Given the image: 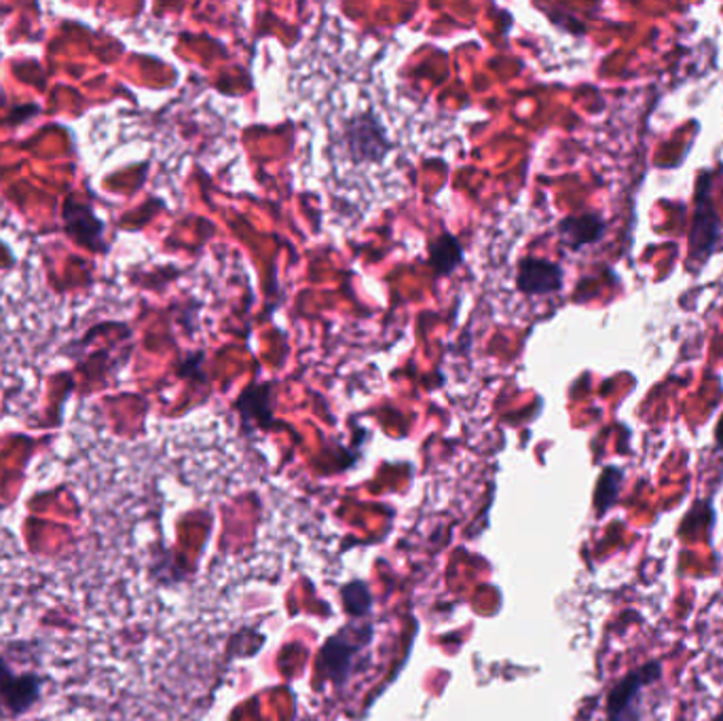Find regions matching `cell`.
Returning <instances> with one entry per match:
<instances>
[{
    "label": "cell",
    "instance_id": "cell-9",
    "mask_svg": "<svg viewBox=\"0 0 723 721\" xmlns=\"http://www.w3.org/2000/svg\"><path fill=\"white\" fill-rule=\"evenodd\" d=\"M715 440H717V447L723 449V415L720 424H717V429H715Z\"/></svg>",
    "mask_w": 723,
    "mask_h": 721
},
{
    "label": "cell",
    "instance_id": "cell-10",
    "mask_svg": "<svg viewBox=\"0 0 723 721\" xmlns=\"http://www.w3.org/2000/svg\"><path fill=\"white\" fill-rule=\"evenodd\" d=\"M713 721H723V713H720V715H715V720Z\"/></svg>",
    "mask_w": 723,
    "mask_h": 721
},
{
    "label": "cell",
    "instance_id": "cell-8",
    "mask_svg": "<svg viewBox=\"0 0 723 721\" xmlns=\"http://www.w3.org/2000/svg\"><path fill=\"white\" fill-rule=\"evenodd\" d=\"M66 222H68V231L77 238L79 241H85V245H89V238L98 240V236H102V222L96 218V216L87 215L85 222L80 218H75V216L68 215L66 212Z\"/></svg>",
    "mask_w": 723,
    "mask_h": 721
},
{
    "label": "cell",
    "instance_id": "cell-5",
    "mask_svg": "<svg viewBox=\"0 0 723 721\" xmlns=\"http://www.w3.org/2000/svg\"><path fill=\"white\" fill-rule=\"evenodd\" d=\"M605 222L594 215L569 216L559 225L562 243L571 250H580L603 238Z\"/></svg>",
    "mask_w": 723,
    "mask_h": 721
},
{
    "label": "cell",
    "instance_id": "cell-6",
    "mask_svg": "<svg viewBox=\"0 0 723 721\" xmlns=\"http://www.w3.org/2000/svg\"><path fill=\"white\" fill-rule=\"evenodd\" d=\"M461 245L453 236H440L429 245V265L438 273H451L461 263Z\"/></svg>",
    "mask_w": 723,
    "mask_h": 721
},
{
    "label": "cell",
    "instance_id": "cell-4",
    "mask_svg": "<svg viewBox=\"0 0 723 721\" xmlns=\"http://www.w3.org/2000/svg\"><path fill=\"white\" fill-rule=\"evenodd\" d=\"M518 291L525 294L559 293L562 286V269L544 259H525L516 275Z\"/></svg>",
    "mask_w": 723,
    "mask_h": 721
},
{
    "label": "cell",
    "instance_id": "cell-1",
    "mask_svg": "<svg viewBox=\"0 0 723 721\" xmlns=\"http://www.w3.org/2000/svg\"><path fill=\"white\" fill-rule=\"evenodd\" d=\"M45 677L36 670H15L0 656V720H15L26 715L43 696Z\"/></svg>",
    "mask_w": 723,
    "mask_h": 721
},
{
    "label": "cell",
    "instance_id": "cell-2",
    "mask_svg": "<svg viewBox=\"0 0 723 721\" xmlns=\"http://www.w3.org/2000/svg\"><path fill=\"white\" fill-rule=\"evenodd\" d=\"M660 675H662V665L658 660H651L628 673L624 679H620L607 696V720L637 721L639 718L637 696L642 695L645 686L654 684Z\"/></svg>",
    "mask_w": 723,
    "mask_h": 721
},
{
    "label": "cell",
    "instance_id": "cell-3",
    "mask_svg": "<svg viewBox=\"0 0 723 721\" xmlns=\"http://www.w3.org/2000/svg\"><path fill=\"white\" fill-rule=\"evenodd\" d=\"M709 178L711 176L704 174L698 183L697 212H694L692 233H690V254H692V261L697 263V267L706 263V259L713 254V248L720 238V220H717L713 201H711V183L706 185Z\"/></svg>",
    "mask_w": 723,
    "mask_h": 721
},
{
    "label": "cell",
    "instance_id": "cell-7",
    "mask_svg": "<svg viewBox=\"0 0 723 721\" xmlns=\"http://www.w3.org/2000/svg\"><path fill=\"white\" fill-rule=\"evenodd\" d=\"M622 481H624V472L616 466H610L603 470L599 484H596V491H594V507H596L599 516H603L610 507L616 504Z\"/></svg>",
    "mask_w": 723,
    "mask_h": 721
}]
</instances>
